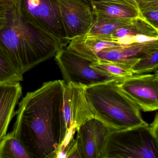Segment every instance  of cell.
<instances>
[{"label": "cell", "mask_w": 158, "mask_h": 158, "mask_svg": "<svg viewBox=\"0 0 158 158\" xmlns=\"http://www.w3.org/2000/svg\"><path fill=\"white\" fill-rule=\"evenodd\" d=\"M101 158H158V139L148 123L111 131Z\"/></svg>", "instance_id": "cell-4"}, {"label": "cell", "mask_w": 158, "mask_h": 158, "mask_svg": "<svg viewBox=\"0 0 158 158\" xmlns=\"http://www.w3.org/2000/svg\"><path fill=\"white\" fill-rule=\"evenodd\" d=\"M89 4L95 17L132 20L142 15L135 0H91Z\"/></svg>", "instance_id": "cell-12"}, {"label": "cell", "mask_w": 158, "mask_h": 158, "mask_svg": "<svg viewBox=\"0 0 158 158\" xmlns=\"http://www.w3.org/2000/svg\"><path fill=\"white\" fill-rule=\"evenodd\" d=\"M22 95L20 82L0 85V142L7 135L10 123L16 114L15 107Z\"/></svg>", "instance_id": "cell-14"}, {"label": "cell", "mask_w": 158, "mask_h": 158, "mask_svg": "<svg viewBox=\"0 0 158 158\" xmlns=\"http://www.w3.org/2000/svg\"><path fill=\"white\" fill-rule=\"evenodd\" d=\"M67 44L73 39L85 35L95 16L90 4L81 0H57Z\"/></svg>", "instance_id": "cell-9"}, {"label": "cell", "mask_w": 158, "mask_h": 158, "mask_svg": "<svg viewBox=\"0 0 158 158\" xmlns=\"http://www.w3.org/2000/svg\"><path fill=\"white\" fill-rule=\"evenodd\" d=\"M76 131V149L79 158H101L109 132L107 127L93 118Z\"/></svg>", "instance_id": "cell-10"}, {"label": "cell", "mask_w": 158, "mask_h": 158, "mask_svg": "<svg viewBox=\"0 0 158 158\" xmlns=\"http://www.w3.org/2000/svg\"><path fill=\"white\" fill-rule=\"evenodd\" d=\"M85 88L72 83L64 84L62 110V140L70 129L76 128L77 130L84 123L94 118Z\"/></svg>", "instance_id": "cell-7"}, {"label": "cell", "mask_w": 158, "mask_h": 158, "mask_svg": "<svg viewBox=\"0 0 158 158\" xmlns=\"http://www.w3.org/2000/svg\"><path fill=\"white\" fill-rule=\"evenodd\" d=\"M149 129L152 135L158 139V112H156L155 114V117L153 122L150 124H148Z\"/></svg>", "instance_id": "cell-23"}, {"label": "cell", "mask_w": 158, "mask_h": 158, "mask_svg": "<svg viewBox=\"0 0 158 158\" xmlns=\"http://www.w3.org/2000/svg\"><path fill=\"white\" fill-rule=\"evenodd\" d=\"M21 11L35 26L66 46L65 34L57 0H19Z\"/></svg>", "instance_id": "cell-6"}, {"label": "cell", "mask_w": 158, "mask_h": 158, "mask_svg": "<svg viewBox=\"0 0 158 158\" xmlns=\"http://www.w3.org/2000/svg\"><path fill=\"white\" fill-rule=\"evenodd\" d=\"M55 57V60L66 84L72 83L86 87L100 83L119 80L90 66L93 62L62 46Z\"/></svg>", "instance_id": "cell-5"}, {"label": "cell", "mask_w": 158, "mask_h": 158, "mask_svg": "<svg viewBox=\"0 0 158 158\" xmlns=\"http://www.w3.org/2000/svg\"><path fill=\"white\" fill-rule=\"evenodd\" d=\"M158 69V48L145 54L131 68L135 75L155 72Z\"/></svg>", "instance_id": "cell-20"}, {"label": "cell", "mask_w": 158, "mask_h": 158, "mask_svg": "<svg viewBox=\"0 0 158 158\" xmlns=\"http://www.w3.org/2000/svg\"><path fill=\"white\" fill-rule=\"evenodd\" d=\"M64 84L61 80L45 82L19 103L11 132L32 158H55L62 141Z\"/></svg>", "instance_id": "cell-1"}, {"label": "cell", "mask_w": 158, "mask_h": 158, "mask_svg": "<svg viewBox=\"0 0 158 158\" xmlns=\"http://www.w3.org/2000/svg\"><path fill=\"white\" fill-rule=\"evenodd\" d=\"M0 46L23 75L54 57L63 46L60 40L37 27L24 16L19 0H11L8 22L0 31Z\"/></svg>", "instance_id": "cell-2"}, {"label": "cell", "mask_w": 158, "mask_h": 158, "mask_svg": "<svg viewBox=\"0 0 158 158\" xmlns=\"http://www.w3.org/2000/svg\"><path fill=\"white\" fill-rule=\"evenodd\" d=\"M11 0H0V31L7 24Z\"/></svg>", "instance_id": "cell-22"}, {"label": "cell", "mask_w": 158, "mask_h": 158, "mask_svg": "<svg viewBox=\"0 0 158 158\" xmlns=\"http://www.w3.org/2000/svg\"><path fill=\"white\" fill-rule=\"evenodd\" d=\"M67 48L82 57L93 62H98V54L105 48L120 46L110 36L85 35L75 38L68 43Z\"/></svg>", "instance_id": "cell-15"}, {"label": "cell", "mask_w": 158, "mask_h": 158, "mask_svg": "<svg viewBox=\"0 0 158 158\" xmlns=\"http://www.w3.org/2000/svg\"><path fill=\"white\" fill-rule=\"evenodd\" d=\"M0 158H32L24 146L12 133L0 142Z\"/></svg>", "instance_id": "cell-16"}, {"label": "cell", "mask_w": 158, "mask_h": 158, "mask_svg": "<svg viewBox=\"0 0 158 158\" xmlns=\"http://www.w3.org/2000/svg\"><path fill=\"white\" fill-rule=\"evenodd\" d=\"M118 87L144 112L158 109V71L154 74L135 75L118 80Z\"/></svg>", "instance_id": "cell-8"}, {"label": "cell", "mask_w": 158, "mask_h": 158, "mask_svg": "<svg viewBox=\"0 0 158 158\" xmlns=\"http://www.w3.org/2000/svg\"><path fill=\"white\" fill-rule=\"evenodd\" d=\"M90 66L118 79L126 78L134 75L130 66L118 62L99 60L98 62L91 63Z\"/></svg>", "instance_id": "cell-18"}, {"label": "cell", "mask_w": 158, "mask_h": 158, "mask_svg": "<svg viewBox=\"0 0 158 158\" xmlns=\"http://www.w3.org/2000/svg\"><path fill=\"white\" fill-rule=\"evenodd\" d=\"M114 80L85 88V94L94 118L109 132L148 123L138 105L123 92Z\"/></svg>", "instance_id": "cell-3"}, {"label": "cell", "mask_w": 158, "mask_h": 158, "mask_svg": "<svg viewBox=\"0 0 158 158\" xmlns=\"http://www.w3.org/2000/svg\"><path fill=\"white\" fill-rule=\"evenodd\" d=\"M82 1L85 2H86V3H89V1L90 0H81Z\"/></svg>", "instance_id": "cell-25"}, {"label": "cell", "mask_w": 158, "mask_h": 158, "mask_svg": "<svg viewBox=\"0 0 158 158\" xmlns=\"http://www.w3.org/2000/svg\"><path fill=\"white\" fill-rule=\"evenodd\" d=\"M23 75L15 68L5 51L0 46V85L20 82Z\"/></svg>", "instance_id": "cell-19"}, {"label": "cell", "mask_w": 158, "mask_h": 158, "mask_svg": "<svg viewBox=\"0 0 158 158\" xmlns=\"http://www.w3.org/2000/svg\"><path fill=\"white\" fill-rule=\"evenodd\" d=\"M139 7L142 16L158 28V2L139 4Z\"/></svg>", "instance_id": "cell-21"}, {"label": "cell", "mask_w": 158, "mask_h": 158, "mask_svg": "<svg viewBox=\"0 0 158 158\" xmlns=\"http://www.w3.org/2000/svg\"><path fill=\"white\" fill-rule=\"evenodd\" d=\"M110 36L114 41L122 45L153 42L158 40V28L141 15L117 28Z\"/></svg>", "instance_id": "cell-11"}, {"label": "cell", "mask_w": 158, "mask_h": 158, "mask_svg": "<svg viewBox=\"0 0 158 158\" xmlns=\"http://www.w3.org/2000/svg\"><path fill=\"white\" fill-rule=\"evenodd\" d=\"M157 48L158 40L121 45L102 50L98 53V60H102L118 62L132 67L145 54Z\"/></svg>", "instance_id": "cell-13"}, {"label": "cell", "mask_w": 158, "mask_h": 158, "mask_svg": "<svg viewBox=\"0 0 158 158\" xmlns=\"http://www.w3.org/2000/svg\"><path fill=\"white\" fill-rule=\"evenodd\" d=\"M138 3V5L143 3H147L150 2H158V0H135Z\"/></svg>", "instance_id": "cell-24"}, {"label": "cell", "mask_w": 158, "mask_h": 158, "mask_svg": "<svg viewBox=\"0 0 158 158\" xmlns=\"http://www.w3.org/2000/svg\"><path fill=\"white\" fill-rule=\"evenodd\" d=\"M132 20L95 17L87 34L91 35L110 36L117 28L130 23Z\"/></svg>", "instance_id": "cell-17"}]
</instances>
